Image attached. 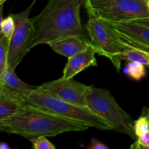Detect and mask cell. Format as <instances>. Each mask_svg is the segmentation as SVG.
Instances as JSON below:
<instances>
[{"label":"cell","instance_id":"cell-1","mask_svg":"<svg viewBox=\"0 0 149 149\" xmlns=\"http://www.w3.org/2000/svg\"><path fill=\"white\" fill-rule=\"evenodd\" d=\"M84 0H49L38 15L31 17L34 35L31 49L70 36L85 38L80 10Z\"/></svg>","mask_w":149,"mask_h":149},{"label":"cell","instance_id":"cell-2","mask_svg":"<svg viewBox=\"0 0 149 149\" xmlns=\"http://www.w3.org/2000/svg\"><path fill=\"white\" fill-rule=\"evenodd\" d=\"M89 127L87 124L54 114L28 103L15 114L0 120V132L20 135L30 141L40 136L83 132Z\"/></svg>","mask_w":149,"mask_h":149},{"label":"cell","instance_id":"cell-3","mask_svg":"<svg viewBox=\"0 0 149 149\" xmlns=\"http://www.w3.org/2000/svg\"><path fill=\"white\" fill-rule=\"evenodd\" d=\"M26 101L31 106L54 114L87 124L90 127L101 130H112V127L103 118L97 116L88 107L68 103L36 89L29 96Z\"/></svg>","mask_w":149,"mask_h":149},{"label":"cell","instance_id":"cell-4","mask_svg":"<svg viewBox=\"0 0 149 149\" xmlns=\"http://www.w3.org/2000/svg\"><path fill=\"white\" fill-rule=\"evenodd\" d=\"M86 102L87 107L106 121L113 130L136 139L134 131L135 121L120 107L109 90L89 85Z\"/></svg>","mask_w":149,"mask_h":149},{"label":"cell","instance_id":"cell-5","mask_svg":"<svg viewBox=\"0 0 149 149\" xmlns=\"http://www.w3.org/2000/svg\"><path fill=\"white\" fill-rule=\"evenodd\" d=\"M87 13L107 22L132 21L149 17L146 0H84Z\"/></svg>","mask_w":149,"mask_h":149},{"label":"cell","instance_id":"cell-6","mask_svg":"<svg viewBox=\"0 0 149 149\" xmlns=\"http://www.w3.org/2000/svg\"><path fill=\"white\" fill-rule=\"evenodd\" d=\"M88 14L86 30L90 42L97 54L109 58L117 71L123 61L122 54L128 49L106 21L91 13Z\"/></svg>","mask_w":149,"mask_h":149},{"label":"cell","instance_id":"cell-7","mask_svg":"<svg viewBox=\"0 0 149 149\" xmlns=\"http://www.w3.org/2000/svg\"><path fill=\"white\" fill-rule=\"evenodd\" d=\"M36 1V0H33L23 11L12 14L15 23V29L9 43L7 63L14 70L31 49L34 28L29 15Z\"/></svg>","mask_w":149,"mask_h":149},{"label":"cell","instance_id":"cell-8","mask_svg":"<svg viewBox=\"0 0 149 149\" xmlns=\"http://www.w3.org/2000/svg\"><path fill=\"white\" fill-rule=\"evenodd\" d=\"M89 85L74 81L72 79H62L45 82L38 89L47 94L68 103L87 107L86 94Z\"/></svg>","mask_w":149,"mask_h":149},{"label":"cell","instance_id":"cell-9","mask_svg":"<svg viewBox=\"0 0 149 149\" xmlns=\"http://www.w3.org/2000/svg\"><path fill=\"white\" fill-rule=\"evenodd\" d=\"M106 22L114 31L125 46L149 54L148 26L140 24L133 20L118 23Z\"/></svg>","mask_w":149,"mask_h":149},{"label":"cell","instance_id":"cell-10","mask_svg":"<svg viewBox=\"0 0 149 149\" xmlns=\"http://www.w3.org/2000/svg\"><path fill=\"white\" fill-rule=\"evenodd\" d=\"M95 51L90 44L87 49L68 58V63L63 71L62 79H73V77L90 66L97 65Z\"/></svg>","mask_w":149,"mask_h":149},{"label":"cell","instance_id":"cell-11","mask_svg":"<svg viewBox=\"0 0 149 149\" xmlns=\"http://www.w3.org/2000/svg\"><path fill=\"white\" fill-rule=\"evenodd\" d=\"M0 87L8 93L25 99L26 100L28 96L38 88V86L31 85L22 81L17 75L15 70L9 65L0 80Z\"/></svg>","mask_w":149,"mask_h":149},{"label":"cell","instance_id":"cell-12","mask_svg":"<svg viewBox=\"0 0 149 149\" xmlns=\"http://www.w3.org/2000/svg\"><path fill=\"white\" fill-rule=\"evenodd\" d=\"M90 45V41L78 36H70L58 39L49 45L52 50L69 58L84 51Z\"/></svg>","mask_w":149,"mask_h":149},{"label":"cell","instance_id":"cell-13","mask_svg":"<svg viewBox=\"0 0 149 149\" xmlns=\"http://www.w3.org/2000/svg\"><path fill=\"white\" fill-rule=\"evenodd\" d=\"M26 103L25 99L14 95L0 87V120L15 114Z\"/></svg>","mask_w":149,"mask_h":149},{"label":"cell","instance_id":"cell-14","mask_svg":"<svg viewBox=\"0 0 149 149\" xmlns=\"http://www.w3.org/2000/svg\"><path fill=\"white\" fill-rule=\"evenodd\" d=\"M122 58L128 62H137L144 65H149V54L134 48L128 47L122 54Z\"/></svg>","mask_w":149,"mask_h":149},{"label":"cell","instance_id":"cell-15","mask_svg":"<svg viewBox=\"0 0 149 149\" xmlns=\"http://www.w3.org/2000/svg\"><path fill=\"white\" fill-rule=\"evenodd\" d=\"M10 40L4 36L0 35V80L7 68V55H8V48Z\"/></svg>","mask_w":149,"mask_h":149},{"label":"cell","instance_id":"cell-16","mask_svg":"<svg viewBox=\"0 0 149 149\" xmlns=\"http://www.w3.org/2000/svg\"><path fill=\"white\" fill-rule=\"evenodd\" d=\"M126 68L127 75L134 80L139 81L146 76L145 65L140 63L129 62Z\"/></svg>","mask_w":149,"mask_h":149},{"label":"cell","instance_id":"cell-17","mask_svg":"<svg viewBox=\"0 0 149 149\" xmlns=\"http://www.w3.org/2000/svg\"><path fill=\"white\" fill-rule=\"evenodd\" d=\"M15 29V23L12 15L3 19L0 26V35L10 40Z\"/></svg>","mask_w":149,"mask_h":149},{"label":"cell","instance_id":"cell-18","mask_svg":"<svg viewBox=\"0 0 149 149\" xmlns=\"http://www.w3.org/2000/svg\"><path fill=\"white\" fill-rule=\"evenodd\" d=\"M134 131L136 138L144 135L149 131V120L144 115H141L134 122Z\"/></svg>","mask_w":149,"mask_h":149},{"label":"cell","instance_id":"cell-19","mask_svg":"<svg viewBox=\"0 0 149 149\" xmlns=\"http://www.w3.org/2000/svg\"><path fill=\"white\" fill-rule=\"evenodd\" d=\"M34 149H55L56 147L45 136H40L31 141Z\"/></svg>","mask_w":149,"mask_h":149},{"label":"cell","instance_id":"cell-20","mask_svg":"<svg viewBox=\"0 0 149 149\" xmlns=\"http://www.w3.org/2000/svg\"><path fill=\"white\" fill-rule=\"evenodd\" d=\"M130 148L132 149H149V131L144 135L138 137Z\"/></svg>","mask_w":149,"mask_h":149},{"label":"cell","instance_id":"cell-21","mask_svg":"<svg viewBox=\"0 0 149 149\" xmlns=\"http://www.w3.org/2000/svg\"><path fill=\"white\" fill-rule=\"evenodd\" d=\"M87 148L88 149H109V147L106 144L97 141L95 138L91 140V143Z\"/></svg>","mask_w":149,"mask_h":149},{"label":"cell","instance_id":"cell-22","mask_svg":"<svg viewBox=\"0 0 149 149\" xmlns=\"http://www.w3.org/2000/svg\"><path fill=\"white\" fill-rule=\"evenodd\" d=\"M133 21L137 22V23H140V24L144 25V26H148L149 27V17H145V18L138 19V20H133Z\"/></svg>","mask_w":149,"mask_h":149},{"label":"cell","instance_id":"cell-23","mask_svg":"<svg viewBox=\"0 0 149 149\" xmlns=\"http://www.w3.org/2000/svg\"><path fill=\"white\" fill-rule=\"evenodd\" d=\"M142 114L146 116V117L148 118V119L149 120V109H147V108L144 107L143 109Z\"/></svg>","mask_w":149,"mask_h":149},{"label":"cell","instance_id":"cell-24","mask_svg":"<svg viewBox=\"0 0 149 149\" xmlns=\"http://www.w3.org/2000/svg\"><path fill=\"white\" fill-rule=\"evenodd\" d=\"M3 7H4V4H0V26L3 20Z\"/></svg>","mask_w":149,"mask_h":149},{"label":"cell","instance_id":"cell-25","mask_svg":"<svg viewBox=\"0 0 149 149\" xmlns=\"http://www.w3.org/2000/svg\"><path fill=\"white\" fill-rule=\"evenodd\" d=\"M10 147L6 143H0V149H10Z\"/></svg>","mask_w":149,"mask_h":149},{"label":"cell","instance_id":"cell-26","mask_svg":"<svg viewBox=\"0 0 149 149\" xmlns=\"http://www.w3.org/2000/svg\"><path fill=\"white\" fill-rule=\"evenodd\" d=\"M146 4H147V7H148L149 10V0H146Z\"/></svg>","mask_w":149,"mask_h":149},{"label":"cell","instance_id":"cell-27","mask_svg":"<svg viewBox=\"0 0 149 149\" xmlns=\"http://www.w3.org/2000/svg\"><path fill=\"white\" fill-rule=\"evenodd\" d=\"M4 4V3H2V0H0V4Z\"/></svg>","mask_w":149,"mask_h":149},{"label":"cell","instance_id":"cell-28","mask_svg":"<svg viewBox=\"0 0 149 149\" xmlns=\"http://www.w3.org/2000/svg\"><path fill=\"white\" fill-rule=\"evenodd\" d=\"M6 1H7V0H2V3H4Z\"/></svg>","mask_w":149,"mask_h":149},{"label":"cell","instance_id":"cell-29","mask_svg":"<svg viewBox=\"0 0 149 149\" xmlns=\"http://www.w3.org/2000/svg\"><path fill=\"white\" fill-rule=\"evenodd\" d=\"M148 67H149V65H148Z\"/></svg>","mask_w":149,"mask_h":149}]
</instances>
